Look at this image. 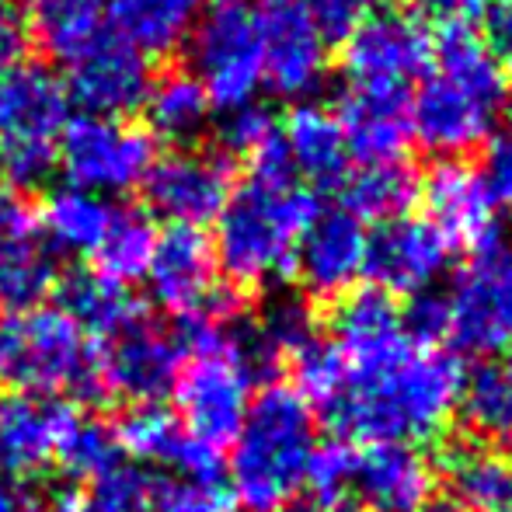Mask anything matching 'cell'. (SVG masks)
Instances as JSON below:
<instances>
[{
  "mask_svg": "<svg viewBox=\"0 0 512 512\" xmlns=\"http://www.w3.org/2000/svg\"><path fill=\"white\" fill-rule=\"evenodd\" d=\"M464 366L453 352L411 349L401 363L370 377H345L324 422L335 439L366 443H422L450 425L464 394Z\"/></svg>",
  "mask_w": 512,
  "mask_h": 512,
  "instance_id": "1",
  "label": "cell"
},
{
  "mask_svg": "<svg viewBox=\"0 0 512 512\" xmlns=\"http://www.w3.org/2000/svg\"><path fill=\"white\" fill-rule=\"evenodd\" d=\"M321 216V199L304 185L265 189L244 182L216 216L213 255L234 290H255L297 276V248Z\"/></svg>",
  "mask_w": 512,
  "mask_h": 512,
  "instance_id": "2",
  "label": "cell"
},
{
  "mask_svg": "<svg viewBox=\"0 0 512 512\" xmlns=\"http://www.w3.org/2000/svg\"><path fill=\"white\" fill-rule=\"evenodd\" d=\"M317 446L314 408L290 384H265L251 398L230 453V499L248 512L290 506Z\"/></svg>",
  "mask_w": 512,
  "mask_h": 512,
  "instance_id": "3",
  "label": "cell"
},
{
  "mask_svg": "<svg viewBox=\"0 0 512 512\" xmlns=\"http://www.w3.org/2000/svg\"><path fill=\"white\" fill-rule=\"evenodd\" d=\"M0 384L42 398H105L98 373V342L88 338L60 307L14 310L0 317Z\"/></svg>",
  "mask_w": 512,
  "mask_h": 512,
  "instance_id": "4",
  "label": "cell"
},
{
  "mask_svg": "<svg viewBox=\"0 0 512 512\" xmlns=\"http://www.w3.org/2000/svg\"><path fill=\"white\" fill-rule=\"evenodd\" d=\"M189 39L192 77L203 84L209 105L234 112L255 102L265 84V60L255 11L244 0L213 4L196 18Z\"/></svg>",
  "mask_w": 512,
  "mask_h": 512,
  "instance_id": "5",
  "label": "cell"
},
{
  "mask_svg": "<svg viewBox=\"0 0 512 512\" xmlns=\"http://www.w3.org/2000/svg\"><path fill=\"white\" fill-rule=\"evenodd\" d=\"M154 164V136L140 126L98 115H77L56 136V168L74 189L115 196L143 182Z\"/></svg>",
  "mask_w": 512,
  "mask_h": 512,
  "instance_id": "6",
  "label": "cell"
},
{
  "mask_svg": "<svg viewBox=\"0 0 512 512\" xmlns=\"http://www.w3.org/2000/svg\"><path fill=\"white\" fill-rule=\"evenodd\" d=\"M432 32L401 4H373L342 39V74L352 84L394 81L429 74Z\"/></svg>",
  "mask_w": 512,
  "mask_h": 512,
  "instance_id": "7",
  "label": "cell"
},
{
  "mask_svg": "<svg viewBox=\"0 0 512 512\" xmlns=\"http://www.w3.org/2000/svg\"><path fill=\"white\" fill-rule=\"evenodd\" d=\"M450 338L467 356H495L512 342V248L471 255L446 297Z\"/></svg>",
  "mask_w": 512,
  "mask_h": 512,
  "instance_id": "8",
  "label": "cell"
},
{
  "mask_svg": "<svg viewBox=\"0 0 512 512\" xmlns=\"http://www.w3.org/2000/svg\"><path fill=\"white\" fill-rule=\"evenodd\" d=\"M185 352L175 328H161L147 314L140 321L126 324L105 338L98 349V373H102L105 398L129 401V405H157L164 394L175 391V380L182 373Z\"/></svg>",
  "mask_w": 512,
  "mask_h": 512,
  "instance_id": "9",
  "label": "cell"
},
{
  "mask_svg": "<svg viewBox=\"0 0 512 512\" xmlns=\"http://www.w3.org/2000/svg\"><path fill=\"white\" fill-rule=\"evenodd\" d=\"M262 35L265 84L286 102L314 95L328 67V39L317 28L307 0H265L255 11Z\"/></svg>",
  "mask_w": 512,
  "mask_h": 512,
  "instance_id": "10",
  "label": "cell"
},
{
  "mask_svg": "<svg viewBox=\"0 0 512 512\" xmlns=\"http://www.w3.org/2000/svg\"><path fill=\"white\" fill-rule=\"evenodd\" d=\"M234 168L230 157L203 154V150H171L154 157L143 175V196L157 216L171 220V227H199L220 216L230 199Z\"/></svg>",
  "mask_w": 512,
  "mask_h": 512,
  "instance_id": "11",
  "label": "cell"
},
{
  "mask_svg": "<svg viewBox=\"0 0 512 512\" xmlns=\"http://www.w3.org/2000/svg\"><path fill=\"white\" fill-rule=\"evenodd\" d=\"M429 223L453 244L471 255L502 244V227L495 216V196L485 175L464 157H443L425 175L422 192Z\"/></svg>",
  "mask_w": 512,
  "mask_h": 512,
  "instance_id": "12",
  "label": "cell"
},
{
  "mask_svg": "<svg viewBox=\"0 0 512 512\" xmlns=\"http://www.w3.org/2000/svg\"><path fill=\"white\" fill-rule=\"evenodd\" d=\"M331 342L338 345L349 377H370L401 363L415 345L405 335L401 307L380 286L342 293L331 310Z\"/></svg>",
  "mask_w": 512,
  "mask_h": 512,
  "instance_id": "13",
  "label": "cell"
},
{
  "mask_svg": "<svg viewBox=\"0 0 512 512\" xmlns=\"http://www.w3.org/2000/svg\"><path fill=\"white\" fill-rule=\"evenodd\" d=\"M450 262L453 244L429 220L401 216L366 237L363 276H370L373 286L391 297H418L443 276Z\"/></svg>",
  "mask_w": 512,
  "mask_h": 512,
  "instance_id": "14",
  "label": "cell"
},
{
  "mask_svg": "<svg viewBox=\"0 0 512 512\" xmlns=\"http://www.w3.org/2000/svg\"><path fill=\"white\" fill-rule=\"evenodd\" d=\"M338 126H342L349 157L363 164L405 161L411 140V91L408 84L373 81L352 84L338 98Z\"/></svg>",
  "mask_w": 512,
  "mask_h": 512,
  "instance_id": "15",
  "label": "cell"
},
{
  "mask_svg": "<svg viewBox=\"0 0 512 512\" xmlns=\"http://www.w3.org/2000/svg\"><path fill=\"white\" fill-rule=\"evenodd\" d=\"M74 405L42 394H0V478L28 485L49 464L67 432Z\"/></svg>",
  "mask_w": 512,
  "mask_h": 512,
  "instance_id": "16",
  "label": "cell"
},
{
  "mask_svg": "<svg viewBox=\"0 0 512 512\" xmlns=\"http://www.w3.org/2000/svg\"><path fill=\"white\" fill-rule=\"evenodd\" d=\"M150 84L154 77H150L147 56L112 32L102 46L70 63V81L63 88H67V98L84 108V115L119 119V115L143 108Z\"/></svg>",
  "mask_w": 512,
  "mask_h": 512,
  "instance_id": "17",
  "label": "cell"
},
{
  "mask_svg": "<svg viewBox=\"0 0 512 512\" xmlns=\"http://www.w3.org/2000/svg\"><path fill=\"white\" fill-rule=\"evenodd\" d=\"M143 279L150 283L157 304L175 314V321L203 314L220 286L213 241L199 227H168L157 234L154 258Z\"/></svg>",
  "mask_w": 512,
  "mask_h": 512,
  "instance_id": "18",
  "label": "cell"
},
{
  "mask_svg": "<svg viewBox=\"0 0 512 512\" xmlns=\"http://www.w3.org/2000/svg\"><path fill=\"white\" fill-rule=\"evenodd\" d=\"M352 488L370 512H432L439 474L415 446L370 443L363 453H356Z\"/></svg>",
  "mask_w": 512,
  "mask_h": 512,
  "instance_id": "19",
  "label": "cell"
},
{
  "mask_svg": "<svg viewBox=\"0 0 512 512\" xmlns=\"http://www.w3.org/2000/svg\"><path fill=\"white\" fill-rule=\"evenodd\" d=\"M119 450L140 464H164L178 471L185 481L220 485L223 460L220 450L192 439L175 415L161 405H133L112 425Z\"/></svg>",
  "mask_w": 512,
  "mask_h": 512,
  "instance_id": "20",
  "label": "cell"
},
{
  "mask_svg": "<svg viewBox=\"0 0 512 512\" xmlns=\"http://www.w3.org/2000/svg\"><path fill=\"white\" fill-rule=\"evenodd\" d=\"M495 112L446 77H425L418 95H411V133L425 150L443 157H464L492 136Z\"/></svg>",
  "mask_w": 512,
  "mask_h": 512,
  "instance_id": "21",
  "label": "cell"
},
{
  "mask_svg": "<svg viewBox=\"0 0 512 512\" xmlns=\"http://www.w3.org/2000/svg\"><path fill=\"white\" fill-rule=\"evenodd\" d=\"M366 230L342 206L321 209L297 248V276L314 297H342L363 276Z\"/></svg>",
  "mask_w": 512,
  "mask_h": 512,
  "instance_id": "22",
  "label": "cell"
},
{
  "mask_svg": "<svg viewBox=\"0 0 512 512\" xmlns=\"http://www.w3.org/2000/svg\"><path fill=\"white\" fill-rule=\"evenodd\" d=\"M70 98L63 81L39 63H18L0 77V140L56 143L67 126Z\"/></svg>",
  "mask_w": 512,
  "mask_h": 512,
  "instance_id": "23",
  "label": "cell"
},
{
  "mask_svg": "<svg viewBox=\"0 0 512 512\" xmlns=\"http://www.w3.org/2000/svg\"><path fill=\"white\" fill-rule=\"evenodd\" d=\"M286 154L293 171L304 175L314 189H338L349 175V147L338 119L321 105H293L283 126Z\"/></svg>",
  "mask_w": 512,
  "mask_h": 512,
  "instance_id": "24",
  "label": "cell"
},
{
  "mask_svg": "<svg viewBox=\"0 0 512 512\" xmlns=\"http://www.w3.org/2000/svg\"><path fill=\"white\" fill-rule=\"evenodd\" d=\"M432 60L439 63V77L457 84L474 102L499 112L506 102L509 77L506 63L488 49V42L474 32V25H443L439 39H432Z\"/></svg>",
  "mask_w": 512,
  "mask_h": 512,
  "instance_id": "25",
  "label": "cell"
},
{
  "mask_svg": "<svg viewBox=\"0 0 512 512\" xmlns=\"http://www.w3.org/2000/svg\"><path fill=\"white\" fill-rule=\"evenodd\" d=\"M56 300L60 310L95 342H105L126 324L140 321L147 310L129 293V286H119L112 279L98 276L95 269H74L56 279Z\"/></svg>",
  "mask_w": 512,
  "mask_h": 512,
  "instance_id": "26",
  "label": "cell"
},
{
  "mask_svg": "<svg viewBox=\"0 0 512 512\" xmlns=\"http://www.w3.org/2000/svg\"><path fill=\"white\" fill-rule=\"evenodd\" d=\"M112 32L143 56H164L189 39L199 0H102Z\"/></svg>",
  "mask_w": 512,
  "mask_h": 512,
  "instance_id": "27",
  "label": "cell"
},
{
  "mask_svg": "<svg viewBox=\"0 0 512 512\" xmlns=\"http://www.w3.org/2000/svg\"><path fill=\"white\" fill-rule=\"evenodd\" d=\"M446 481L467 512H512V453L453 443L443 453Z\"/></svg>",
  "mask_w": 512,
  "mask_h": 512,
  "instance_id": "28",
  "label": "cell"
},
{
  "mask_svg": "<svg viewBox=\"0 0 512 512\" xmlns=\"http://www.w3.org/2000/svg\"><path fill=\"white\" fill-rule=\"evenodd\" d=\"M342 189V209L349 216H356L359 223H384L408 216V209L415 206L422 182H418L415 168L408 161H391V164H363L359 171L345 175Z\"/></svg>",
  "mask_w": 512,
  "mask_h": 512,
  "instance_id": "29",
  "label": "cell"
},
{
  "mask_svg": "<svg viewBox=\"0 0 512 512\" xmlns=\"http://www.w3.org/2000/svg\"><path fill=\"white\" fill-rule=\"evenodd\" d=\"M35 35L46 56L77 63L112 35L102 0H42L35 11Z\"/></svg>",
  "mask_w": 512,
  "mask_h": 512,
  "instance_id": "30",
  "label": "cell"
},
{
  "mask_svg": "<svg viewBox=\"0 0 512 512\" xmlns=\"http://www.w3.org/2000/svg\"><path fill=\"white\" fill-rule=\"evenodd\" d=\"M115 206L105 196L84 189H56L42 206V230L53 241V248L70 251V255H95V248L102 244L108 223H112Z\"/></svg>",
  "mask_w": 512,
  "mask_h": 512,
  "instance_id": "31",
  "label": "cell"
},
{
  "mask_svg": "<svg viewBox=\"0 0 512 512\" xmlns=\"http://www.w3.org/2000/svg\"><path fill=\"white\" fill-rule=\"evenodd\" d=\"M157 492V474L133 464H115L88 485L53 488V512H150Z\"/></svg>",
  "mask_w": 512,
  "mask_h": 512,
  "instance_id": "32",
  "label": "cell"
},
{
  "mask_svg": "<svg viewBox=\"0 0 512 512\" xmlns=\"http://www.w3.org/2000/svg\"><path fill=\"white\" fill-rule=\"evenodd\" d=\"M143 108H147V122L157 136L171 143H189L203 133L213 105H209L203 84L192 77V70H168V74L154 77Z\"/></svg>",
  "mask_w": 512,
  "mask_h": 512,
  "instance_id": "33",
  "label": "cell"
},
{
  "mask_svg": "<svg viewBox=\"0 0 512 512\" xmlns=\"http://www.w3.org/2000/svg\"><path fill=\"white\" fill-rule=\"evenodd\" d=\"M157 248V230L154 220L140 209H119L115 206L112 223H108L102 244L95 248L91 262L95 272L119 286H129L136 279L147 276V265Z\"/></svg>",
  "mask_w": 512,
  "mask_h": 512,
  "instance_id": "34",
  "label": "cell"
},
{
  "mask_svg": "<svg viewBox=\"0 0 512 512\" xmlns=\"http://www.w3.org/2000/svg\"><path fill=\"white\" fill-rule=\"evenodd\" d=\"M56 279L53 251L35 241V234L0 241V304L7 314L39 307V300L56 290Z\"/></svg>",
  "mask_w": 512,
  "mask_h": 512,
  "instance_id": "35",
  "label": "cell"
},
{
  "mask_svg": "<svg viewBox=\"0 0 512 512\" xmlns=\"http://www.w3.org/2000/svg\"><path fill=\"white\" fill-rule=\"evenodd\" d=\"M56 464L63 467L70 481H95L105 471H112L115 464H122V450L115 429L102 422L91 411H74L67 432H63L60 446H56Z\"/></svg>",
  "mask_w": 512,
  "mask_h": 512,
  "instance_id": "36",
  "label": "cell"
},
{
  "mask_svg": "<svg viewBox=\"0 0 512 512\" xmlns=\"http://www.w3.org/2000/svg\"><path fill=\"white\" fill-rule=\"evenodd\" d=\"M474 432L481 436H512V377L499 366H478L464 380L460 408Z\"/></svg>",
  "mask_w": 512,
  "mask_h": 512,
  "instance_id": "37",
  "label": "cell"
},
{
  "mask_svg": "<svg viewBox=\"0 0 512 512\" xmlns=\"http://www.w3.org/2000/svg\"><path fill=\"white\" fill-rule=\"evenodd\" d=\"M290 363H293V380H297L290 387L317 411H324L342 394L345 377H349L342 352H338V345L331 338H310L304 349L293 352Z\"/></svg>",
  "mask_w": 512,
  "mask_h": 512,
  "instance_id": "38",
  "label": "cell"
},
{
  "mask_svg": "<svg viewBox=\"0 0 512 512\" xmlns=\"http://www.w3.org/2000/svg\"><path fill=\"white\" fill-rule=\"evenodd\" d=\"M352 478H356V450L345 439H324L314 446L307 460L304 485H310L317 506H345L352 492Z\"/></svg>",
  "mask_w": 512,
  "mask_h": 512,
  "instance_id": "39",
  "label": "cell"
},
{
  "mask_svg": "<svg viewBox=\"0 0 512 512\" xmlns=\"http://www.w3.org/2000/svg\"><path fill=\"white\" fill-rule=\"evenodd\" d=\"M255 328L262 331L269 349L276 352L283 363L293 356V352L304 349L310 338H317L314 310H310L307 300H300V297H276L269 307H265L262 321H255Z\"/></svg>",
  "mask_w": 512,
  "mask_h": 512,
  "instance_id": "40",
  "label": "cell"
},
{
  "mask_svg": "<svg viewBox=\"0 0 512 512\" xmlns=\"http://www.w3.org/2000/svg\"><path fill=\"white\" fill-rule=\"evenodd\" d=\"M56 171V143L49 140H0V182L28 192L49 182Z\"/></svg>",
  "mask_w": 512,
  "mask_h": 512,
  "instance_id": "41",
  "label": "cell"
},
{
  "mask_svg": "<svg viewBox=\"0 0 512 512\" xmlns=\"http://www.w3.org/2000/svg\"><path fill=\"white\" fill-rule=\"evenodd\" d=\"M279 129L276 119L265 105H244L234 112H223L220 129H216V140L223 147V157H251L265 140H272Z\"/></svg>",
  "mask_w": 512,
  "mask_h": 512,
  "instance_id": "42",
  "label": "cell"
},
{
  "mask_svg": "<svg viewBox=\"0 0 512 512\" xmlns=\"http://www.w3.org/2000/svg\"><path fill=\"white\" fill-rule=\"evenodd\" d=\"M150 512H234V499L220 485L185 478H157Z\"/></svg>",
  "mask_w": 512,
  "mask_h": 512,
  "instance_id": "43",
  "label": "cell"
},
{
  "mask_svg": "<svg viewBox=\"0 0 512 512\" xmlns=\"http://www.w3.org/2000/svg\"><path fill=\"white\" fill-rule=\"evenodd\" d=\"M405 324V335L411 345H422V349H436V342H443L450 335V310H446V297H432V293H418L411 297L408 310L401 314Z\"/></svg>",
  "mask_w": 512,
  "mask_h": 512,
  "instance_id": "44",
  "label": "cell"
},
{
  "mask_svg": "<svg viewBox=\"0 0 512 512\" xmlns=\"http://www.w3.org/2000/svg\"><path fill=\"white\" fill-rule=\"evenodd\" d=\"M248 164H251L248 182H258V185H265V189H290V185H297V171H293V161H290V154H286V143L279 133L272 136V140H265L262 147L248 157Z\"/></svg>",
  "mask_w": 512,
  "mask_h": 512,
  "instance_id": "45",
  "label": "cell"
},
{
  "mask_svg": "<svg viewBox=\"0 0 512 512\" xmlns=\"http://www.w3.org/2000/svg\"><path fill=\"white\" fill-rule=\"evenodd\" d=\"M373 4H377V0H307L310 14H314L324 39H345Z\"/></svg>",
  "mask_w": 512,
  "mask_h": 512,
  "instance_id": "46",
  "label": "cell"
},
{
  "mask_svg": "<svg viewBox=\"0 0 512 512\" xmlns=\"http://www.w3.org/2000/svg\"><path fill=\"white\" fill-rule=\"evenodd\" d=\"M35 209L28 206L25 192L11 189L0 182V241H14V237H32L35 234Z\"/></svg>",
  "mask_w": 512,
  "mask_h": 512,
  "instance_id": "47",
  "label": "cell"
},
{
  "mask_svg": "<svg viewBox=\"0 0 512 512\" xmlns=\"http://www.w3.org/2000/svg\"><path fill=\"white\" fill-rule=\"evenodd\" d=\"M25 46H28L25 21H21V14L11 4L0 0V77L18 67L21 56H25Z\"/></svg>",
  "mask_w": 512,
  "mask_h": 512,
  "instance_id": "48",
  "label": "cell"
},
{
  "mask_svg": "<svg viewBox=\"0 0 512 512\" xmlns=\"http://www.w3.org/2000/svg\"><path fill=\"white\" fill-rule=\"evenodd\" d=\"M418 14L436 18L439 25H474L492 0H411Z\"/></svg>",
  "mask_w": 512,
  "mask_h": 512,
  "instance_id": "49",
  "label": "cell"
},
{
  "mask_svg": "<svg viewBox=\"0 0 512 512\" xmlns=\"http://www.w3.org/2000/svg\"><path fill=\"white\" fill-rule=\"evenodd\" d=\"M485 18V42L502 63L512 60V0H492Z\"/></svg>",
  "mask_w": 512,
  "mask_h": 512,
  "instance_id": "50",
  "label": "cell"
},
{
  "mask_svg": "<svg viewBox=\"0 0 512 512\" xmlns=\"http://www.w3.org/2000/svg\"><path fill=\"white\" fill-rule=\"evenodd\" d=\"M0 512H46V506L35 499V492L28 485L0 478Z\"/></svg>",
  "mask_w": 512,
  "mask_h": 512,
  "instance_id": "51",
  "label": "cell"
},
{
  "mask_svg": "<svg viewBox=\"0 0 512 512\" xmlns=\"http://www.w3.org/2000/svg\"><path fill=\"white\" fill-rule=\"evenodd\" d=\"M279 512H352V509L349 506L331 509V506H317V502H293V506H286V509H279Z\"/></svg>",
  "mask_w": 512,
  "mask_h": 512,
  "instance_id": "52",
  "label": "cell"
},
{
  "mask_svg": "<svg viewBox=\"0 0 512 512\" xmlns=\"http://www.w3.org/2000/svg\"><path fill=\"white\" fill-rule=\"evenodd\" d=\"M506 373L512 377V342H509V359H506Z\"/></svg>",
  "mask_w": 512,
  "mask_h": 512,
  "instance_id": "53",
  "label": "cell"
},
{
  "mask_svg": "<svg viewBox=\"0 0 512 512\" xmlns=\"http://www.w3.org/2000/svg\"><path fill=\"white\" fill-rule=\"evenodd\" d=\"M216 4H227V0H216Z\"/></svg>",
  "mask_w": 512,
  "mask_h": 512,
  "instance_id": "54",
  "label": "cell"
},
{
  "mask_svg": "<svg viewBox=\"0 0 512 512\" xmlns=\"http://www.w3.org/2000/svg\"><path fill=\"white\" fill-rule=\"evenodd\" d=\"M35 4H42V0H35Z\"/></svg>",
  "mask_w": 512,
  "mask_h": 512,
  "instance_id": "55",
  "label": "cell"
}]
</instances>
